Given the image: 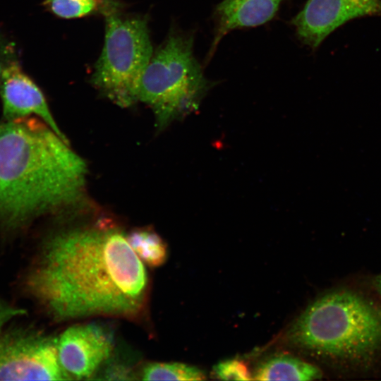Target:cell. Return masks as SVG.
<instances>
[{
	"instance_id": "6da1fadb",
	"label": "cell",
	"mask_w": 381,
	"mask_h": 381,
	"mask_svg": "<svg viewBox=\"0 0 381 381\" xmlns=\"http://www.w3.org/2000/svg\"><path fill=\"white\" fill-rule=\"evenodd\" d=\"M25 285L58 320L135 317L143 310L148 292L146 270L126 235L104 226L74 229L49 237Z\"/></svg>"
},
{
	"instance_id": "7a4b0ae2",
	"label": "cell",
	"mask_w": 381,
	"mask_h": 381,
	"mask_svg": "<svg viewBox=\"0 0 381 381\" xmlns=\"http://www.w3.org/2000/svg\"><path fill=\"white\" fill-rule=\"evenodd\" d=\"M87 166L67 140L28 116L0 123V224L8 229L80 200Z\"/></svg>"
},
{
	"instance_id": "3957f363",
	"label": "cell",
	"mask_w": 381,
	"mask_h": 381,
	"mask_svg": "<svg viewBox=\"0 0 381 381\" xmlns=\"http://www.w3.org/2000/svg\"><path fill=\"white\" fill-rule=\"evenodd\" d=\"M287 339L332 361L363 363L381 347V310L356 292L331 291L303 310L289 329Z\"/></svg>"
},
{
	"instance_id": "277c9868",
	"label": "cell",
	"mask_w": 381,
	"mask_h": 381,
	"mask_svg": "<svg viewBox=\"0 0 381 381\" xmlns=\"http://www.w3.org/2000/svg\"><path fill=\"white\" fill-rule=\"evenodd\" d=\"M193 34L171 32L138 84L137 101L152 109L160 128L197 109L212 85L193 54Z\"/></svg>"
},
{
	"instance_id": "5b68a950",
	"label": "cell",
	"mask_w": 381,
	"mask_h": 381,
	"mask_svg": "<svg viewBox=\"0 0 381 381\" xmlns=\"http://www.w3.org/2000/svg\"><path fill=\"white\" fill-rule=\"evenodd\" d=\"M105 38L92 75L94 85L122 107L137 101L139 80L153 54L147 20L105 11Z\"/></svg>"
},
{
	"instance_id": "8992f818",
	"label": "cell",
	"mask_w": 381,
	"mask_h": 381,
	"mask_svg": "<svg viewBox=\"0 0 381 381\" xmlns=\"http://www.w3.org/2000/svg\"><path fill=\"white\" fill-rule=\"evenodd\" d=\"M58 339L23 329L0 332V380H68Z\"/></svg>"
},
{
	"instance_id": "52a82bcc",
	"label": "cell",
	"mask_w": 381,
	"mask_h": 381,
	"mask_svg": "<svg viewBox=\"0 0 381 381\" xmlns=\"http://www.w3.org/2000/svg\"><path fill=\"white\" fill-rule=\"evenodd\" d=\"M0 95L7 121L38 116L58 135L67 140L56 125L45 97L23 71L13 44L0 46Z\"/></svg>"
},
{
	"instance_id": "ba28073f",
	"label": "cell",
	"mask_w": 381,
	"mask_h": 381,
	"mask_svg": "<svg viewBox=\"0 0 381 381\" xmlns=\"http://www.w3.org/2000/svg\"><path fill=\"white\" fill-rule=\"evenodd\" d=\"M365 16H381V0H308L291 23L298 38L315 50L335 29Z\"/></svg>"
},
{
	"instance_id": "9c48e42d",
	"label": "cell",
	"mask_w": 381,
	"mask_h": 381,
	"mask_svg": "<svg viewBox=\"0 0 381 381\" xmlns=\"http://www.w3.org/2000/svg\"><path fill=\"white\" fill-rule=\"evenodd\" d=\"M60 363L72 379L92 377L110 357L113 335L104 326L86 323L67 328L57 342Z\"/></svg>"
},
{
	"instance_id": "30bf717a",
	"label": "cell",
	"mask_w": 381,
	"mask_h": 381,
	"mask_svg": "<svg viewBox=\"0 0 381 381\" xmlns=\"http://www.w3.org/2000/svg\"><path fill=\"white\" fill-rule=\"evenodd\" d=\"M284 0H223L216 7V28L208 54L212 57L221 39L234 29L255 27L270 21Z\"/></svg>"
},
{
	"instance_id": "8fae6325",
	"label": "cell",
	"mask_w": 381,
	"mask_h": 381,
	"mask_svg": "<svg viewBox=\"0 0 381 381\" xmlns=\"http://www.w3.org/2000/svg\"><path fill=\"white\" fill-rule=\"evenodd\" d=\"M257 380H313L322 377L316 366L289 354L273 356L259 364L253 374Z\"/></svg>"
},
{
	"instance_id": "7c38bea8",
	"label": "cell",
	"mask_w": 381,
	"mask_h": 381,
	"mask_svg": "<svg viewBox=\"0 0 381 381\" xmlns=\"http://www.w3.org/2000/svg\"><path fill=\"white\" fill-rule=\"evenodd\" d=\"M131 247L143 262L151 267L162 265L167 258V246L162 238L149 229H138L126 235Z\"/></svg>"
},
{
	"instance_id": "4fadbf2b",
	"label": "cell",
	"mask_w": 381,
	"mask_h": 381,
	"mask_svg": "<svg viewBox=\"0 0 381 381\" xmlns=\"http://www.w3.org/2000/svg\"><path fill=\"white\" fill-rule=\"evenodd\" d=\"M140 376L143 380H204L200 368L179 362H155L145 365Z\"/></svg>"
},
{
	"instance_id": "5bb4252c",
	"label": "cell",
	"mask_w": 381,
	"mask_h": 381,
	"mask_svg": "<svg viewBox=\"0 0 381 381\" xmlns=\"http://www.w3.org/2000/svg\"><path fill=\"white\" fill-rule=\"evenodd\" d=\"M100 0H46L45 6L62 18H80L94 12L99 8Z\"/></svg>"
},
{
	"instance_id": "9a60e30c",
	"label": "cell",
	"mask_w": 381,
	"mask_h": 381,
	"mask_svg": "<svg viewBox=\"0 0 381 381\" xmlns=\"http://www.w3.org/2000/svg\"><path fill=\"white\" fill-rule=\"evenodd\" d=\"M215 375L222 380H250L253 377L247 367L237 360H227L214 367Z\"/></svg>"
},
{
	"instance_id": "2e32d148",
	"label": "cell",
	"mask_w": 381,
	"mask_h": 381,
	"mask_svg": "<svg viewBox=\"0 0 381 381\" xmlns=\"http://www.w3.org/2000/svg\"><path fill=\"white\" fill-rule=\"evenodd\" d=\"M24 313L23 310L13 307L0 301V332L4 324L13 318L24 314Z\"/></svg>"
},
{
	"instance_id": "e0dca14e",
	"label": "cell",
	"mask_w": 381,
	"mask_h": 381,
	"mask_svg": "<svg viewBox=\"0 0 381 381\" xmlns=\"http://www.w3.org/2000/svg\"><path fill=\"white\" fill-rule=\"evenodd\" d=\"M374 285L377 291L381 295V274H380L375 279Z\"/></svg>"
},
{
	"instance_id": "ac0fdd59",
	"label": "cell",
	"mask_w": 381,
	"mask_h": 381,
	"mask_svg": "<svg viewBox=\"0 0 381 381\" xmlns=\"http://www.w3.org/2000/svg\"><path fill=\"white\" fill-rule=\"evenodd\" d=\"M0 75H1V68H0Z\"/></svg>"
}]
</instances>
